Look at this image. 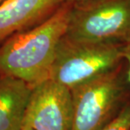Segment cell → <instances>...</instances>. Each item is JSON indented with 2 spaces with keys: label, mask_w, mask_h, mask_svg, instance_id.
<instances>
[{
  "label": "cell",
  "mask_w": 130,
  "mask_h": 130,
  "mask_svg": "<svg viewBox=\"0 0 130 130\" xmlns=\"http://www.w3.org/2000/svg\"><path fill=\"white\" fill-rule=\"evenodd\" d=\"M71 4L63 3L40 24L10 36L0 45V75L35 86L49 79L56 52L67 31Z\"/></svg>",
  "instance_id": "cell-1"
},
{
  "label": "cell",
  "mask_w": 130,
  "mask_h": 130,
  "mask_svg": "<svg viewBox=\"0 0 130 130\" xmlns=\"http://www.w3.org/2000/svg\"><path fill=\"white\" fill-rule=\"evenodd\" d=\"M121 42H93L64 36L56 52L49 79L71 90L117 69L123 58Z\"/></svg>",
  "instance_id": "cell-2"
},
{
  "label": "cell",
  "mask_w": 130,
  "mask_h": 130,
  "mask_svg": "<svg viewBox=\"0 0 130 130\" xmlns=\"http://www.w3.org/2000/svg\"><path fill=\"white\" fill-rule=\"evenodd\" d=\"M65 36L78 41L130 40V0H86L71 4Z\"/></svg>",
  "instance_id": "cell-3"
},
{
  "label": "cell",
  "mask_w": 130,
  "mask_h": 130,
  "mask_svg": "<svg viewBox=\"0 0 130 130\" xmlns=\"http://www.w3.org/2000/svg\"><path fill=\"white\" fill-rule=\"evenodd\" d=\"M72 130H100L110 118L123 94V85L117 69L71 89Z\"/></svg>",
  "instance_id": "cell-4"
},
{
  "label": "cell",
  "mask_w": 130,
  "mask_h": 130,
  "mask_svg": "<svg viewBox=\"0 0 130 130\" xmlns=\"http://www.w3.org/2000/svg\"><path fill=\"white\" fill-rule=\"evenodd\" d=\"M73 113L71 90L47 79L33 86L23 127L34 130H72Z\"/></svg>",
  "instance_id": "cell-5"
},
{
  "label": "cell",
  "mask_w": 130,
  "mask_h": 130,
  "mask_svg": "<svg viewBox=\"0 0 130 130\" xmlns=\"http://www.w3.org/2000/svg\"><path fill=\"white\" fill-rule=\"evenodd\" d=\"M64 0H5L0 4V45L10 36L40 24Z\"/></svg>",
  "instance_id": "cell-6"
},
{
  "label": "cell",
  "mask_w": 130,
  "mask_h": 130,
  "mask_svg": "<svg viewBox=\"0 0 130 130\" xmlns=\"http://www.w3.org/2000/svg\"><path fill=\"white\" fill-rule=\"evenodd\" d=\"M33 86L14 77L0 75V130H21Z\"/></svg>",
  "instance_id": "cell-7"
},
{
  "label": "cell",
  "mask_w": 130,
  "mask_h": 130,
  "mask_svg": "<svg viewBox=\"0 0 130 130\" xmlns=\"http://www.w3.org/2000/svg\"><path fill=\"white\" fill-rule=\"evenodd\" d=\"M100 130H130V106L123 109Z\"/></svg>",
  "instance_id": "cell-8"
},
{
  "label": "cell",
  "mask_w": 130,
  "mask_h": 130,
  "mask_svg": "<svg viewBox=\"0 0 130 130\" xmlns=\"http://www.w3.org/2000/svg\"><path fill=\"white\" fill-rule=\"evenodd\" d=\"M123 57L128 63V79L130 84V40L123 44Z\"/></svg>",
  "instance_id": "cell-9"
},
{
  "label": "cell",
  "mask_w": 130,
  "mask_h": 130,
  "mask_svg": "<svg viewBox=\"0 0 130 130\" xmlns=\"http://www.w3.org/2000/svg\"><path fill=\"white\" fill-rule=\"evenodd\" d=\"M83 1H86V0H64L65 3H68V4H76V3H79Z\"/></svg>",
  "instance_id": "cell-10"
},
{
  "label": "cell",
  "mask_w": 130,
  "mask_h": 130,
  "mask_svg": "<svg viewBox=\"0 0 130 130\" xmlns=\"http://www.w3.org/2000/svg\"><path fill=\"white\" fill-rule=\"evenodd\" d=\"M21 130H34V129L30 128H28V127H23Z\"/></svg>",
  "instance_id": "cell-11"
},
{
  "label": "cell",
  "mask_w": 130,
  "mask_h": 130,
  "mask_svg": "<svg viewBox=\"0 0 130 130\" xmlns=\"http://www.w3.org/2000/svg\"><path fill=\"white\" fill-rule=\"evenodd\" d=\"M4 1H5V0H0V4H1L2 3H3V2H4Z\"/></svg>",
  "instance_id": "cell-12"
}]
</instances>
